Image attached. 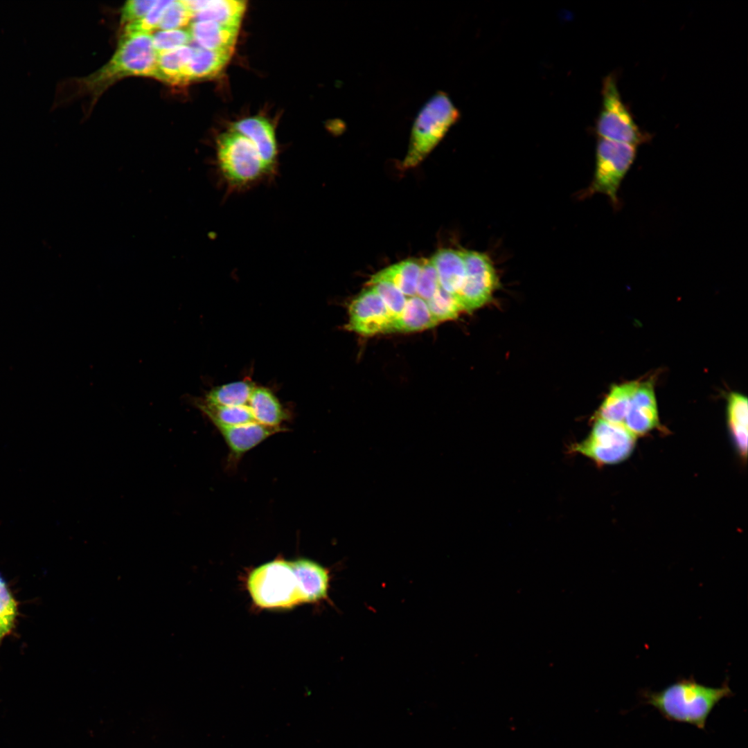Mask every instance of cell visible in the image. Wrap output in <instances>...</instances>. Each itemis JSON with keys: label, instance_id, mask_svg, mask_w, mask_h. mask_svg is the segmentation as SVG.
Segmentation results:
<instances>
[{"label": "cell", "instance_id": "1", "mask_svg": "<svg viewBox=\"0 0 748 748\" xmlns=\"http://www.w3.org/2000/svg\"><path fill=\"white\" fill-rule=\"evenodd\" d=\"M732 695L727 681L720 687H711L697 682L692 676L681 678L659 691L641 693L643 702L653 706L666 720L702 730L714 708Z\"/></svg>", "mask_w": 748, "mask_h": 748}, {"label": "cell", "instance_id": "2", "mask_svg": "<svg viewBox=\"0 0 748 748\" xmlns=\"http://www.w3.org/2000/svg\"><path fill=\"white\" fill-rule=\"evenodd\" d=\"M157 60L152 35H121L111 60L96 72L77 80L75 83L79 90L98 94L122 78L132 75L154 78Z\"/></svg>", "mask_w": 748, "mask_h": 748}, {"label": "cell", "instance_id": "3", "mask_svg": "<svg viewBox=\"0 0 748 748\" xmlns=\"http://www.w3.org/2000/svg\"><path fill=\"white\" fill-rule=\"evenodd\" d=\"M247 587L253 603L263 609H289L303 603L292 562L276 559L253 569Z\"/></svg>", "mask_w": 748, "mask_h": 748}, {"label": "cell", "instance_id": "4", "mask_svg": "<svg viewBox=\"0 0 748 748\" xmlns=\"http://www.w3.org/2000/svg\"><path fill=\"white\" fill-rule=\"evenodd\" d=\"M459 112L443 92L434 95L422 107L412 127L404 168L420 163L458 121Z\"/></svg>", "mask_w": 748, "mask_h": 748}, {"label": "cell", "instance_id": "5", "mask_svg": "<svg viewBox=\"0 0 748 748\" xmlns=\"http://www.w3.org/2000/svg\"><path fill=\"white\" fill-rule=\"evenodd\" d=\"M636 157V146L600 139L593 180L585 194H603L614 209H619L621 204L618 190Z\"/></svg>", "mask_w": 748, "mask_h": 748}, {"label": "cell", "instance_id": "6", "mask_svg": "<svg viewBox=\"0 0 748 748\" xmlns=\"http://www.w3.org/2000/svg\"><path fill=\"white\" fill-rule=\"evenodd\" d=\"M217 157L221 172L233 186L253 182L268 171L253 144L231 129L218 137Z\"/></svg>", "mask_w": 748, "mask_h": 748}, {"label": "cell", "instance_id": "7", "mask_svg": "<svg viewBox=\"0 0 748 748\" xmlns=\"http://www.w3.org/2000/svg\"><path fill=\"white\" fill-rule=\"evenodd\" d=\"M603 104L596 123L600 139L638 145L649 140L621 98L616 79L609 75L604 80Z\"/></svg>", "mask_w": 748, "mask_h": 748}, {"label": "cell", "instance_id": "8", "mask_svg": "<svg viewBox=\"0 0 748 748\" xmlns=\"http://www.w3.org/2000/svg\"><path fill=\"white\" fill-rule=\"evenodd\" d=\"M636 436L623 424H616L597 418L588 436L571 447L574 453L582 454L599 465H612L627 458L632 454Z\"/></svg>", "mask_w": 748, "mask_h": 748}, {"label": "cell", "instance_id": "9", "mask_svg": "<svg viewBox=\"0 0 748 748\" xmlns=\"http://www.w3.org/2000/svg\"><path fill=\"white\" fill-rule=\"evenodd\" d=\"M465 276L454 296L462 312H472L487 304L498 287L499 278L490 257L482 252L463 250Z\"/></svg>", "mask_w": 748, "mask_h": 748}, {"label": "cell", "instance_id": "10", "mask_svg": "<svg viewBox=\"0 0 748 748\" xmlns=\"http://www.w3.org/2000/svg\"><path fill=\"white\" fill-rule=\"evenodd\" d=\"M394 319L377 293L367 286L350 303L346 328L366 337L388 333Z\"/></svg>", "mask_w": 748, "mask_h": 748}, {"label": "cell", "instance_id": "11", "mask_svg": "<svg viewBox=\"0 0 748 748\" xmlns=\"http://www.w3.org/2000/svg\"><path fill=\"white\" fill-rule=\"evenodd\" d=\"M624 426L636 437L659 425V416L652 382L639 383L625 416Z\"/></svg>", "mask_w": 748, "mask_h": 748}, {"label": "cell", "instance_id": "12", "mask_svg": "<svg viewBox=\"0 0 748 748\" xmlns=\"http://www.w3.org/2000/svg\"><path fill=\"white\" fill-rule=\"evenodd\" d=\"M247 138L256 147L268 170L277 156L275 132L270 122L260 116L242 118L230 128Z\"/></svg>", "mask_w": 748, "mask_h": 748}, {"label": "cell", "instance_id": "13", "mask_svg": "<svg viewBox=\"0 0 748 748\" xmlns=\"http://www.w3.org/2000/svg\"><path fill=\"white\" fill-rule=\"evenodd\" d=\"M291 562L298 579L303 603L326 600L330 586V574L327 569L305 558Z\"/></svg>", "mask_w": 748, "mask_h": 748}, {"label": "cell", "instance_id": "14", "mask_svg": "<svg viewBox=\"0 0 748 748\" xmlns=\"http://www.w3.org/2000/svg\"><path fill=\"white\" fill-rule=\"evenodd\" d=\"M195 21H210L240 27L246 2L240 0L184 1Z\"/></svg>", "mask_w": 748, "mask_h": 748}, {"label": "cell", "instance_id": "15", "mask_svg": "<svg viewBox=\"0 0 748 748\" xmlns=\"http://www.w3.org/2000/svg\"><path fill=\"white\" fill-rule=\"evenodd\" d=\"M239 28L210 21H194L188 30L197 46L208 50L233 53Z\"/></svg>", "mask_w": 748, "mask_h": 748}, {"label": "cell", "instance_id": "16", "mask_svg": "<svg viewBox=\"0 0 748 748\" xmlns=\"http://www.w3.org/2000/svg\"><path fill=\"white\" fill-rule=\"evenodd\" d=\"M231 454L239 457L253 449L282 428L271 427L258 422L217 427Z\"/></svg>", "mask_w": 748, "mask_h": 748}, {"label": "cell", "instance_id": "17", "mask_svg": "<svg viewBox=\"0 0 748 748\" xmlns=\"http://www.w3.org/2000/svg\"><path fill=\"white\" fill-rule=\"evenodd\" d=\"M430 260L437 272L440 286L455 296L461 289L465 276L463 250L440 249Z\"/></svg>", "mask_w": 748, "mask_h": 748}, {"label": "cell", "instance_id": "18", "mask_svg": "<svg viewBox=\"0 0 748 748\" xmlns=\"http://www.w3.org/2000/svg\"><path fill=\"white\" fill-rule=\"evenodd\" d=\"M421 260H405L390 265L373 275L366 285L386 281L398 288L404 295H416Z\"/></svg>", "mask_w": 748, "mask_h": 748}, {"label": "cell", "instance_id": "19", "mask_svg": "<svg viewBox=\"0 0 748 748\" xmlns=\"http://www.w3.org/2000/svg\"><path fill=\"white\" fill-rule=\"evenodd\" d=\"M193 51V46L186 45L158 54L154 78L171 85L186 84V71Z\"/></svg>", "mask_w": 748, "mask_h": 748}, {"label": "cell", "instance_id": "20", "mask_svg": "<svg viewBox=\"0 0 748 748\" xmlns=\"http://www.w3.org/2000/svg\"><path fill=\"white\" fill-rule=\"evenodd\" d=\"M426 301L418 296L407 297L401 314L395 318L389 332H413L436 326Z\"/></svg>", "mask_w": 748, "mask_h": 748}, {"label": "cell", "instance_id": "21", "mask_svg": "<svg viewBox=\"0 0 748 748\" xmlns=\"http://www.w3.org/2000/svg\"><path fill=\"white\" fill-rule=\"evenodd\" d=\"M248 405L256 422L280 428L287 413L276 396L267 388L256 385Z\"/></svg>", "mask_w": 748, "mask_h": 748}, {"label": "cell", "instance_id": "22", "mask_svg": "<svg viewBox=\"0 0 748 748\" xmlns=\"http://www.w3.org/2000/svg\"><path fill=\"white\" fill-rule=\"evenodd\" d=\"M186 71V83L212 78L219 73L229 62L232 53L203 48L195 45Z\"/></svg>", "mask_w": 748, "mask_h": 748}, {"label": "cell", "instance_id": "23", "mask_svg": "<svg viewBox=\"0 0 748 748\" xmlns=\"http://www.w3.org/2000/svg\"><path fill=\"white\" fill-rule=\"evenodd\" d=\"M639 382H630L614 385L598 409V417L604 420L623 424Z\"/></svg>", "mask_w": 748, "mask_h": 748}, {"label": "cell", "instance_id": "24", "mask_svg": "<svg viewBox=\"0 0 748 748\" xmlns=\"http://www.w3.org/2000/svg\"><path fill=\"white\" fill-rule=\"evenodd\" d=\"M728 422L732 437L740 454H747V399L738 393H732L728 398Z\"/></svg>", "mask_w": 748, "mask_h": 748}, {"label": "cell", "instance_id": "25", "mask_svg": "<svg viewBox=\"0 0 748 748\" xmlns=\"http://www.w3.org/2000/svg\"><path fill=\"white\" fill-rule=\"evenodd\" d=\"M255 386L249 380L222 384L210 390L202 401L216 406L244 405L249 402Z\"/></svg>", "mask_w": 748, "mask_h": 748}, {"label": "cell", "instance_id": "26", "mask_svg": "<svg viewBox=\"0 0 748 748\" xmlns=\"http://www.w3.org/2000/svg\"><path fill=\"white\" fill-rule=\"evenodd\" d=\"M196 404L217 428L256 422L248 402L239 406H216L199 400Z\"/></svg>", "mask_w": 748, "mask_h": 748}, {"label": "cell", "instance_id": "27", "mask_svg": "<svg viewBox=\"0 0 748 748\" xmlns=\"http://www.w3.org/2000/svg\"><path fill=\"white\" fill-rule=\"evenodd\" d=\"M426 302L431 315L437 324L455 319L462 312L454 295L446 292L440 286Z\"/></svg>", "mask_w": 748, "mask_h": 748}, {"label": "cell", "instance_id": "28", "mask_svg": "<svg viewBox=\"0 0 748 748\" xmlns=\"http://www.w3.org/2000/svg\"><path fill=\"white\" fill-rule=\"evenodd\" d=\"M17 616V601L0 575V643L12 630Z\"/></svg>", "mask_w": 748, "mask_h": 748}, {"label": "cell", "instance_id": "29", "mask_svg": "<svg viewBox=\"0 0 748 748\" xmlns=\"http://www.w3.org/2000/svg\"><path fill=\"white\" fill-rule=\"evenodd\" d=\"M193 14L184 1H171L164 10L158 28L162 30L180 29L188 24Z\"/></svg>", "mask_w": 748, "mask_h": 748}, {"label": "cell", "instance_id": "30", "mask_svg": "<svg viewBox=\"0 0 748 748\" xmlns=\"http://www.w3.org/2000/svg\"><path fill=\"white\" fill-rule=\"evenodd\" d=\"M171 1H156L148 13L139 20L124 26L122 35L145 33L150 34L158 28L162 15Z\"/></svg>", "mask_w": 748, "mask_h": 748}, {"label": "cell", "instance_id": "31", "mask_svg": "<svg viewBox=\"0 0 748 748\" xmlns=\"http://www.w3.org/2000/svg\"><path fill=\"white\" fill-rule=\"evenodd\" d=\"M191 41L189 30L184 29L160 30L152 36L154 48L157 55L189 45Z\"/></svg>", "mask_w": 748, "mask_h": 748}, {"label": "cell", "instance_id": "32", "mask_svg": "<svg viewBox=\"0 0 748 748\" xmlns=\"http://www.w3.org/2000/svg\"><path fill=\"white\" fill-rule=\"evenodd\" d=\"M366 286L371 287L377 293L395 318L401 314L407 303V296L398 288L386 281H377Z\"/></svg>", "mask_w": 748, "mask_h": 748}, {"label": "cell", "instance_id": "33", "mask_svg": "<svg viewBox=\"0 0 748 748\" xmlns=\"http://www.w3.org/2000/svg\"><path fill=\"white\" fill-rule=\"evenodd\" d=\"M440 287L437 272L430 259L421 260L416 295L428 301Z\"/></svg>", "mask_w": 748, "mask_h": 748}, {"label": "cell", "instance_id": "34", "mask_svg": "<svg viewBox=\"0 0 748 748\" xmlns=\"http://www.w3.org/2000/svg\"><path fill=\"white\" fill-rule=\"evenodd\" d=\"M156 1L132 0L127 1L121 10V24L124 26L139 20L151 9Z\"/></svg>", "mask_w": 748, "mask_h": 748}]
</instances>
